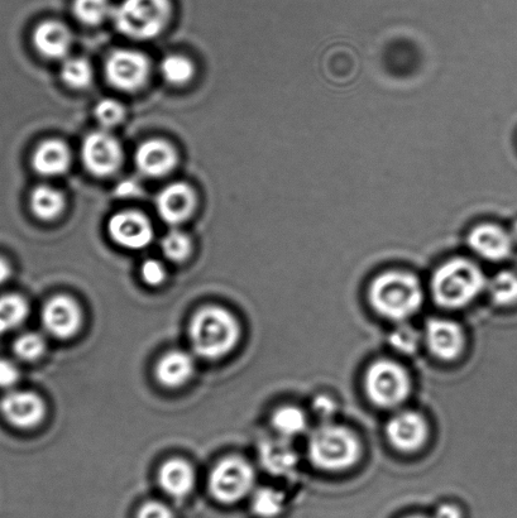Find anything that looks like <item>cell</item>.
Instances as JSON below:
<instances>
[{"label": "cell", "instance_id": "cell-7", "mask_svg": "<svg viewBox=\"0 0 517 518\" xmlns=\"http://www.w3.org/2000/svg\"><path fill=\"white\" fill-rule=\"evenodd\" d=\"M255 479V470L246 459L228 457L220 460L210 473V493L215 500L231 505L251 493Z\"/></svg>", "mask_w": 517, "mask_h": 518}, {"label": "cell", "instance_id": "cell-24", "mask_svg": "<svg viewBox=\"0 0 517 518\" xmlns=\"http://www.w3.org/2000/svg\"><path fill=\"white\" fill-rule=\"evenodd\" d=\"M30 306L25 297L17 294L0 296V335L12 332L25 323Z\"/></svg>", "mask_w": 517, "mask_h": 518}, {"label": "cell", "instance_id": "cell-4", "mask_svg": "<svg viewBox=\"0 0 517 518\" xmlns=\"http://www.w3.org/2000/svg\"><path fill=\"white\" fill-rule=\"evenodd\" d=\"M308 455L315 467L338 472L357 463L361 457V444L351 430L324 424L309 436Z\"/></svg>", "mask_w": 517, "mask_h": 518}, {"label": "cell", "instance_id": "cell-32", "mask_svg": "<svg viewBox=\"0 0 517 518\" xmlns=\"http://www.w3.org/2000/svg\"><path fill=\"white\" fill-rule=\"evenodd\" d=\"M162 252L172 262H183L190 256L191 242L188 235L180 230H171L162 239Z\"/></svg>", "mask_w": 517, "mask_h": 518}, {"label": "cell", "instance_id": "cell-35", "mask_svg": "<svg viewBox=\"0 0 517 518\" xmlns=\"http://www.w3.org/2000/svg\"><path fill=\"white\" fill-rule=\"evenodd\" d=\"M141 277L148 286H160L166 280V268L157 259H147L141 267Z\"/></svg>", "mask_w": 517, "mask_h": 518}, {"label": "cell", "instance_id": "cell-10", "mask_svg": "<svg viewBox=\"0 0 517 518\" xmlns=\"http://www.w3.org/2000/svg\"><path fill=\"white\" fill-rule=\"evenodd\" d=\"M41 320L47 334L66 340L79 333L83 324V313L73 297L57 295L43 306Z\"/></svg>", "mask_w": 517, "mask_h": 518}, {"label": "cell", "instance_id": "cell-20", "mask_svg": "<svg viewBox=\"0 0 517 518\" xmlns=\"http://www.w3.org/2000/svg\"><path fill=\"white\" fill-rule=\"evenodd\" d=\"M159 483L162 491L169 496L184 498L194 489V469L183 459L167 460L160 468Z\"/></svg>", "mask_w": 517, "mask_h": 518}, {"label": "cell", "instance_id": "cell-14", "mask_svg": "<svg viewBox=\"0 0 517 518\" xmlns=\"http://www.w3.org/2000/svg\"><path fill=\"white\" fill-rule=\"evenodd\" d=\"M386 434L396 449L413 453L428 439V424L418 412L402 411L387 422Z\"/></svg>", "mask_w": 517, "mask_h": 518}, {"label": "cell", "instance_id": "cell-31", "mask_svg": "<svg viewBox=\"0 0 517 518\" xmlns=\"http://www.w3.org/2000/svg\"><path fill=\"white\" fill-rule=\"evenodd\" d=\"M47 344L45 338L38 333H25L14 340L13 352L17 358L25 362H35L46 352Z\"/></svg>", "mask_w": 517, "mask_h": 518}, {"label": "cell", "instance_id": "cell-23", "mask_svg": "<svg viewBox=\"0 0 517 518\" xmlns=\"http://www.w3.org/2000/svg\"><path fill=\"white\" fill-rule=\"evenodd\" d=\"M65 206L64 195L51 186H37L32 191L31 209L37 218L52 220L62 213Z\"/></svg>", "mask_w": 517, "mask_h": 518}, {"label": "cell", "instance_id": "cell-34", "mask_svg": "<svg viewBox=\"0 0 517 518\" xmlns=\"http://www.w3.org/2000/svg\"><path fill=\"white\" fill-rule=\"evenodd\" d=\"M95 118L105 128H113L122 123L124 118V108L117 100H100L94 109Z\"/></svg>", "mask_w": 517, "mask_h": 518}, {"label": "cell", "instance_id": "cell-41", "mask_svg": "<svg viewBox=\"0 0 517 518\" xmlns=\"http://www.w3.org/2000/svg\"><path fill=\"white\" fill-rule=\"evenodd\" d=\"M9 277H11V266H9L6 259L0 257V285L8 281Z\"/></svg>", "mask_w": 517, "mask_h": 518}, {"label": "cell", "instance_id": "cell-27", "mask_svg": "<svg viewBox=\"0 0 517 518\" xmlns=\"http://www.w3.org/2000/svg\"><path fill=\"white\" fill-rule=\"evenodd\" d=\"M487 287L492 301L497 305L507 306L517 300V276L515 273L509 271L497 273Z\"/></svg>", "mask_w": 517, "mask_h": 518}, {"label": "cell", "instance_id": "cell-25", "mask_svg": "<svg viewBox=\"0 0 517 518\" xmlns=\"http://www.w3.org/2000/svg\"><path fill=\"white\" fill-rule=\"evenodd\" d=\"M272 426L280 438L290 440L305 433L308 428V417L299 407L284 406L275 411L272 416Z\"/></svg>", "mask_w": 517, "mask_h": 518}, {"label": "cell", "instance_id": "cell-11", "mask_svg": "<svg viewBox=\"0 0 517 518\" xmlns=\"http://www.w3.org/2000/svg\"><path fill=\"white\" fill-rule=\"evenodd\" d=\"M0 412L14 428L32 429L46 417V404L30 391H11L0 400Z\"/></svg>", "mask_w": 517, "mask_h": 518}, {"label": "cell", "instance_id": "cell-29", "mask_svg": "<svg viewBox=\"0 0 517 518\" xmlns=\"http://www.w3.org/2000/svg\"><path fill=\"white\" fill-rule=\"evenodd\" d=\"M61 78L74 89H84L92 83L93 71L89 62L80 57L67 59L61 67Z\"/></svg>", "mask_w": 517, "mask_h": 518}, {"label": "cell", "instance_id": "cell-3", "mask_svg": "<svg viewBox=\"0 0 517 518\" xmlns=\"http://www.w3.org/2000/svg\"><path fill=\"white\" fill-rule=\"evenodd\" d=\"M487 287L485 273L467 258H453L435 271L432 292L438 305L447 309L464 308Z\"/></svg>", "mask_w": 517, "mask_h": 518}, {"label": "cell", "instance_id": "cell-18", "mask_svg": "<svg viewBox=\"0 0 517 518\" xmlns=\"http://www.w3.org/2000/svg\"><path fill=\"white\" fill-rule=\"evenodd\" d=\"M195 367V359L190 353L172 350L157 363L156 378L164 387H183L193 378Z\"/></svg>", "mask_w": 517, "mask_h": 518}, {"label": "cell", "instance_id": "cell-17", "mask_svg": "<svg viewBox=\"0 0 517 518\" xmlns=\"http://www.w3.org/2000/svg\"><path fill=\"white\" fill-rule=\"evenodd\" d=\"M177 163V155L165 141L152 139L143 143L136 152V165L143 175L161 177L169 174Z\"/></svg>", "mask_w": 517, "mask_h": 518}, {"label": "cell", "instance_id": "cell-13", "mask_svg": "<svg viewBox=\"0 0 517 518\" xmlns=\"http://www.w3.org/2000/svg\"><path fill=\"white\" fill-rule=\"evenodd\" d=\"M467 241L473 252L491 262H500L509 258L514 247L510 232L495 223L476 225L469 232Z\"/></svg>", "mask_w": 517, "mask_h": 518}, {"label": "cell", "instance_id": "cell-39", "mask_svg": "<svg viewBox=\"0 0 517 518\" xmlns=\"http://www.w3.org/2000/svg\"><path fill=\"white\" fill-rule=\"evenodd\" d=\"M138 193H140V187H138L136 182L131 180L123 181L122 184H119L117 187V194L123 196V198H129V196H134Z\"/></svg>", "mask_w": 517, "mask_h": 518}, {"label": "cell", "instance_id": "cell-21", "mask_svg": "<svg viewBox=\"0 0 517 518\" xmlns=\"http://www.w3.org/2000/svg\"><path fill=\"white\" fill-rule=\"evenodd\" d=\"M33 43L37 51L47 59H62L70 50L71 35L59 22H43L33 33Z\"/></svg>", "mask_w": 517, "mask_h": 518}, {"label": "cell", "instance_id": "cell-12", "mask_svg": "<svg viewBox=\"0 0 517 518\" xmlns=\"http://www.w3.org/2000/svg\"><path fill=\"white\" fill-rule=\"evenodd\" d=\"M110 238L123 248L143 249L152 242L153 229L145 215L138 211H122L109 220Z\"/></svg>", "mask_w": 517, "mask_h": 518}, {"label": "cell", "instance_id": "cell-6", "mask_svg": "<svg viewBox=\"0 0 517 518\" xmlns=\"http://www.w3.org/2000/svg\"><path fill=\"white\" fill-rule=\"evenodd\" d=\"M365 388L373 404L382 409H394L408 400L411 381L401 364L381 359L367 369Z\"/></svg>", "mask_w": 517, "mask_h": 518}, {"label": "cell", "instance_id": "cell-38", "mask_svg": "<svg viewBox=\"0 0 517 518\" xmlns=\"http://www.w3.org/2000/svg\"><path fill=\"white\" fill-rule=\"evenodd\" d=\"M314 411L317 412V415L320 417H329L334 415L335 409H337V405H335L334 400L328 396H319L315 398Z\"/></svg>", "mask_w": 517, "mask_h": 518}, {"label": "cell", "instance_id": "cell-30", "mask_svg": "<svg viewBox=\"0 0 517 518\" xmlns=\"http://www.w3.org/2000/svg\"><path fill=\"white\" fill-rule=\"evenodd\" d=\"M161 74L167 83L181 85L193 78L194 67L185 57L170 55L161 62Z\"/></svg>", "mask_w": 517, "mask_h": 518}, {"label": "cell", "instance_id": "cell-42", "mask_svg": "<svg viewBox=\"0 0 517 518\" xmlns=\"http://www.w3.org/2000/svg\"><path fill=\"white\" fill-rule=\"evenodd\" d=\"M510 235H511L512 241H514V243H517V222H515L514 225H512V228L510 230Z\"/></svg>", "mask_w": 517, "mask_h": 518}, {"label": "cell", "instance_id": "cell-2", "mask_svg": "<svg viewBox=\"0 0 517 518\" xmlns=\"http://www.w3.org/2000/svg\"><path fill=\"white\" fill-rule=\"evenodd\" d=\"M370 301L373 309L384 318L406 320L418 313L423 305V287L413 273L385 272L373 280Z\"/></svg>", "mask_w": 517, "mask_h": 518}, {"label": "cell", "instance_id": "cell-40", "mask_svg": "<svg viewBox=\"0 0 517 518\" xmlns=\"http://www.w3.org/2000/svg\"><path fill=\"white\" fill-rule=\"evenodd\" d=\"M434 518H462V513L457 506L443 505L435 512Z\"/></svg>", "mask_w": 517, "mask_h": 518}, {"label": "cell", "instance_id": "cell-36", "mask_svg": "<svg viewBox=\"0 0 517 518\" xmlns=\"http://www.w3.org/2000/svg\"><path fill=\"white\" fill-rule=\"evenodd\" d=\"M19 378H21V373L16 364L8 359H0V388L9 390L17 385Z\"/></svg>", "mask_w": 517, "mask_h": 518}, {"label": "cell", "instance_id": "cell-8", "mask_svg": "<svg viewBox=\"0 0 517 518\" xmlns=\"http://www.w3.org/2000/svg\"><path fill=\"white\" fill-rule=\"evenodd\" d=\"M105 74L114 88L136 91L146 84L148 75H150V62L141 52L114 51L105 64Z\"/></svg>", "mask_w": 517, "mask_h": 518}, {"label": "cell", "instance_id": "cell-43", "mask_svg": "<svg viewBox=\"0 0 517 518\" xmlns=\"http://www.w3.org/2000/svg\"><path fill=\"white\" fill-rule=\"evenodd\" d=\"M408 518H426V517H423V516H411V517H408Z\"/></svg>", "mask_w": 517, "mask_h": 518}, {"label": "cell", "instance_id": "cell-5", "mask_svg": "<svg viewBox=\"0 0 517 518\" xmlns=\"http://www.w3.org/2000/svg\"><path fill=\"white\" fill-rule=\"evenodd\" d=\"M170 17V0H123L113 11L117 30L140 41L159 36Z\"/></svg>", "mask_w": 517, "mask_h": 518}, {"label": "cell", "instance_id": "cell-33", "mask_svg": "<svg viewBox=\"0 0 517 518\" xmlns=\"http://www.w3.org/2000/svg\"><path fill=\"white\" fill-rule=\"evenodd\" d=\"M390 343L397 352L413 354L419 348L420 335L411 326L402 325L391 333Z\"/></svg>", "mask_w": 517, "mask_h": 518}, {"label": "cell", "instance_id": "cell-15", "mask_svg": "<svg viewBox=\"0 0 517 518\" xmlns=\"http://www.w3.org/2000/svg\"><path fill=\"white\" fill-rule=\"evenodd\" d=\"M426 343L430 352L443 361H453L466 347V335L459 324L447 319H430L426 324Z\"/></svg>", "mask_w": 517, "mask_h": 518}, {"label": "cell", "instance_id": "cell-28", "mask_svg": "<svg viewBox=\"0 0 517 518\" xmlns=\"http://www.w3.org/2000/svg\"><path fill=\"white\" fill-rule=\"evenodd\" d=\"M74 13L80 22L97 26L113 13L110 0H75Z\"/></svg>", "mask_w": 517, "mask_h": 518}, {"label": "cell", "instance_id": "cell-9", "mask_svg": "<svg viewBox=\"0 0 517 518\" xmlns=\"http://www.w3.org/2000/svg\"><path fill=\"white\" fill-rule=\"evenodd\" d=\"M81 157L89 172L95 176L113 175L122 165L123 152L112 134L98 131L90 133L81 147Z\"/></svg>", "mask_w": 517, "mask_h": 518}, {"label": "cell", "instance_id": "cell-16", "mask_svg": "<svg viewBox=\"0 0 517 518\" xmlns=\"http://www.w3.org/2000/svg\"><path fill=\"white\" fill-rule=\"evenodd\" d=\"M194 191L183 182L166 186L156 200L157 213L167 224L176 225L190 218L195 208Z\"/></svg>", "mask_w": 517, "mask_h": 518}, {"label": "cell", "instance_id": "cell-19", "mask_svg": "<svg viewBox=\"0 0 517 518\" xmlns=\"http://www.w3.org/2000/svg\"><path fill=\"white\" fill-rule=\"evenodd\" d=\"M260 459L262 467L275 476H287L299 463L294 446L284 438L266 440L260 448Z\"/></svg>", "mask_w": 517, "mask_h": 518}, {"label": "cell", "instance_id": "cell-26", "mask_svg": "<svg viewBox=\"0 0 517 518\" xmlns=\"http://www.w3.org/2000/svg\"><path fill=\"white\" fill-rule=\"evenodd\" d=\"M285 507V496L274 488H261L253 494L252 510L261 518H275Z\"/></svg>", "mask_w": 517, "mask_h": 518}, {"label": "cell", "instance_id": "cell-1", "mask_svg": "<svg viewBox=\"0 0 517 518\" xmlns=\"http://www.w3.org/2000/svg\"><path fill=\"white\" fill-rule=\"evenodd\" d=\"M191 347L207 361L228 356L241 339V325L236 316L220 306H205L191 319Z\"/></svg>", "mask_w": 517, "mask_h": 518}, {"label": "cell", "instance_id": "cell-22", "mask_svg": "<svg viewBox=\"0 0 517 518\" xmlns=\"http://www.w3.org/2000/svg\"><path fill=\"white\" fill-rule=\"evenodd\" d=\"M71 156L69 148L61 141H46L37 147L32 157V166L38 175L60 176L69 169Z\"/></svg>", "mask_w": 517, "mask_h": 518}, {"label": "cell", "instance_id": "cell-37", "mask_svg": "<svg viewBox=\"0 0 517 518\" xmlns=\"http://www.w3.org/2000/svg\"><path fill=\"white\" fill-rule=\"evenodd\" d=\"M137 518H174V515L164 503L150 501L140 508Z\"/></svg>", "mask_w": 517, "mask_h": 518}]
</instances>
